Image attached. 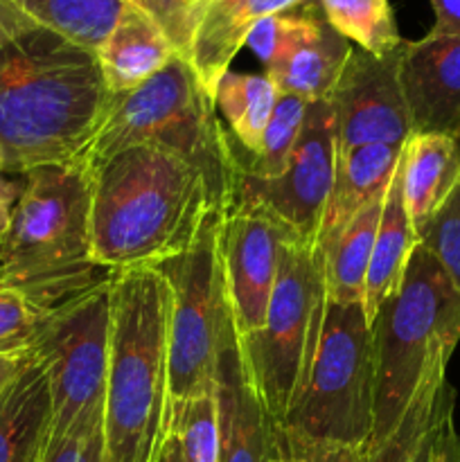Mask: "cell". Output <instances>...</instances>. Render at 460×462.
Listing matches in <instances>:
<instances>
[{"label": "cell", "instance_id": "1", "mask_svg": "<svg viewBox=\"0 0 460 462\" xmlns=\"http://www.w3.org/2000/svg\"><path fill=\"white\" fill-rule=\"evenodd\" d=\"M113 95L93 50L45 27L0 48L5 171L70 165L97 134Z\"/></svg>", "mask_w": 460, "mask_h": 462}, {"label": "cell", "instance_id": "2", "mask_svg": "<svg viewBox=\"0 0 460 462\" xmlns=\"http://www.w3.org/2000/svg\"><path fill=\"white\" fill-rule=\"evenodd\" d=\"M88 174L93 260L106 273L180 255L221 210L197 167L153 144L122 149Z\"/></svg>", "mask_w": 460, "mask_h": 462}, {"label": "cell", "instance_id": "3", "mask_svg": "<svg viewBox=\"0 0 460 462\" xmlns=\"http://www.w3.org/2000/svg\"><path fill=\"white\" fill-rule=\"evenodd\" d=\"M170 289L156 269L111 273L104 462H161L170 438Z\"/></svg>", "mask_w": 460, "mask_h": 462}, {"label": "cell", "instance_id": "4", "mask_svg": "<svg viewBox=\"0 0 460 462\" xmlns=\"http://www.w3.org/2000/svg\"><path fill=\"white\" fill-rule=\"evenodd\" d=\"M108 275L93 260L88 170L70 162L27 171L0 230V282L50 311Z\"/></svg>", "mask_w": 460, "mask_h": 462}, {"label": "cell", "instance_id": "5", "mask_svg": "<svg viewBox=\"0 0 460 462\" xmlns=\"http://www.w3.org/2000/svg\"><path fill=\"white\" fill-rule=\"evenodd\" d=\"M135 144H153L183 158L206 176L221 210L233 206L242 156L221 125L212 95L179 54L135 90L113 95L77 165L90 170Z\"/></svg>", "mask_w": 460, "mask_h": 462}, {"label": "cell", "instance_id": "6", "mask_svg": "<svg viewBox=\"0 0 460 462\" xmlns=\"http://www.w3.org/2000/svg\"><path fill=\"white\" fill-rule=\"evenodd\" d=\"M370 328L377 365L370 445H377L395 431L422 383L446 368L460 341V291L427 248L415 246L400 287Z\"/></svg>", "mask_w": 460, "mask_h": 462}, {"label": "cell", "instance_id": "7", "mask_svg": "<svg viewBox=\"0 0 460 462\" xmlns=\"http://www.w3.org/2000/svg\"><path fill=\"white\" fill-rule=\"evenodd\" d=\"M374 338L363 305L327 298L309 377L278 427L307 440L368 449L374 431Z\"/></svg>", "mask_w": 460, "mask_h": 462}, {"label": "cell", "instance_id": "8", "mask_svg": "<svg viewBox=\"0 0 460 462\" xmlns=\"http://www.w3.org/2000/svg\"><path fill=\"white\" fill-rule=\"evenodd\" d=\"M325 305L320 255L293 239L284 246L264 323L239 338L253 388L275 424L287 418L305 388L323 332Z\"/></svg>", "mask_w": 460, "mask_h": 462}, {"label": "cell", "instance_id": "9", "mask_svg": "<svg viewBox=\"0 0 460 462\" xmlns=\"http://www.w3.org/2000/svg\"><path fill=\"white\" fill-rule=\"evenodd\" d=\"M212 210L180 255L152 266L170 289V413L176 402L215 391L219 352L235 329L221 262V221Z\"/></svg>", "mask_w": 460, "mask_h": 462}, {"label": "cell", "instance_id": "10", "mask_svg": "<svg viewBox=\"0 0 460 462\" xmlns=\"http://www.w3.org/2000/svg\"><path fill=\"white\" fill-rule=\"evenodd\" d=\"M111 352V275L43 311L30 355L43 364L52 391V431L63 436L104 404Z\"/></svg>", "mask_w": 460, "mask_h": 462}, {"label": "cell", "instance_id": "11", "mask_svg": "<svg viewBox=\"0 0 460 462\" xmlns=\"http://www.w3.org/2000/svg\"><path fill=\"white\" fill-rule=\"evenodd\" d=\"M336 171V134L329 99L311 102L305 125L282 174L255 179L242 170L233 203L269 212L302 244L316 248Z\"/></svg>", "mask_w": 460, "mask_h": 462}, {"label": "cell", "instance_id": "12", "mask_svg": "<svg viewBox=\"0 0 460 462\" xmlns=\"http://www.w3.org/2000/svg\"><path fill=\"white\" fill-rule=\"evenodd\" d=\"M246 45L280 93L305 102L332 93L352 52V43L329 25L318 0L266 16L248 34Z\"/></svg>", "mask_w": 460, "mask_h": 462}, {"label": "cell", "instance_id": "13", "mask_svg": "<svg viewBox=\"0 0 460 462\" xmlns=\"http://www.w3.org/2000/svg\"><path fill=\"white\" fill-rule=\"evenodd\" d=\"M401 45L370 54L352 45L341 77L327 95L336 134V156L363 144H406L410 117L400 84Z\"/></svg>", "mask_w": 460, "mask_h": 462}, {"label": "cell", "instance_id": "14", "mask_svg": "<svg viewBox=\"0 0 460 462\" xmlns=\"http://www.w3.org/2000/svg\"><path fill=\"white\" fill-rule=\"evenodd\" d=\"M298 239L269 212L233 203L221 221V262L235 332L239 338L264 323L284 246ZM300 242V239H298Z\"/></svg>", "mask_w": 460, "mask_h": 462}, {"label": "cell", "instance_id": "15", "mask_svg": "<svg viewBox=\"0 0 460 462\" xmlns=\"http://www.w3.org/2000/svg\"><path fill=\"white\" fill-rule=\"evenodd\" d=\"M400 84L413 134H436L460 144V36L428 32L401 43Z\"/></svg>", "mask_w": 460, "mask_h": 462}, {"label": "cell", "instance_id": "16", "mask_svg": "<svg viewBox=\"0 0 460 462\" xmlns=\"http://www.w3.org/2000/svg\"><path fill=\"white\" fill-rule=\"evenodd\" d=\"M215 397L219 406V462H269L278 456V424L253 388L235 329L216 361Z\"/></svg>", "mask_w": 460, "mask_h": 462}, {"label": "cell", "instance_id": "17", "mask_svg": "<svg viewBox=\"0 0 460 462\" xmlns=\"http://www.w3.org/2000/svg\"><path fill=\"white\" fill-rule=\"evenodd\" d=\"M305 0H210L203 21L194 34L185 61L192 66L203 88L215 99L221 77L246 45L248 34L271 14L284 12Z\"/></svg>", "mask_w": 460, "mask_h": 462}, {"label": "cell", "instance_id": "18", "mask_svg": "<svg viewBox=\"0 0 460 462\" xmlns=\"http://www.w3.org/2000/svg\"><path fill=\"white\" fill-rule=\"evenodd\" d=\"M95 57L108 93L122 95L158 75L176 52L153 18L138 5L126 3Z\"/></svg>", "mask_w": 460, "mask_h": 462}, {"label": "cell", "instance_id": "19", "mask_svg": "<svg viewBox=\"0 0 460 462\" xmlns=\"http://www.w3.org/2000/svg\"><path fill=\"white\" fill-rule=\"evenodd\" d=\"M52 431V391L43 364L30 355L0 391V462H41Z\"/></svg>", "mask_w": 460, "mask_h": 462}, {"label": "cell", "instance_id": "20", "mask_svg": "<svg viewBox=\"0 0 460 462\" xmlns=\"http://www.w3.org/2000/svg\"><path fill=\"white\" fill-rule=\"evenodd\" d=\"M404 144H363L336 156L332 192L325 208L316 248L336 237L365 206L383 199L397 167Z\"/></svg>", "mask_w": 460, "mask_h": 462}, {"label": "cell", "instance_id": "21", "mask_svg": "<svg viewBox=\"0 0 460 462\" xmlns=\"http://www.w3.org/2000/svg\"><path fill=\"white\" fill-rule=\"evenodd\" d=\"M401 199L415 235L460 183V144L436 134H410L400 161Z\"/></svg>", "mask_w": 460, "mask_h": 462}, {"label": "cell", "instance_id": "22", "mask_svg": "<svg viewBox=\"0 0 460 462\" xmlns=\"http://www.w3.org/2000/svg\"><path fill=\"white\" fill-rule=\"evenodd\" d=\"M415 246H418V235L409 219L404 199H401L400 167H397L386 189V197H383L382 219H379L373 257H370L368 275H365L363 311L368 323L374 319L383 300L397 291Z\"/></svg>", "mask_w": 460, "mask_h": 462}, {"label": "cell", "instance_id": "23", "mask_svg": "<svg viewBox=\"0 0 460 462\" xmlns=\"http://www.w3.org/2000/svg\"><path fill=\"white\" fill-rule=\"evenodd\" d=\"M382 206L383 199L365 206L336 237L316 248L323 264L325 291L329 300L363 305L365 275H368L374 237L382 219Z\"/></svg>", "mask_w": 460, "mask_h": 462}, {"label": "cell", "instance_id": "24", "mask_svg": "<svg viewBox=\"0 0 460 462\" xmlns=\"http://www.w3.org/2000/svg\"><path fill=\"white\" fill-rule=\"evenodd\" d=\"M278 97L280 90L266 75L228 70L221 77L215 90L216 113L224 117L239 147L248 156L260 149Z\"/></svg>", "mask_w": 460, "mask_h": 462}, {"label": "cell", "instance_id": "25", "mask_svg": "<svg viewBox=\"0 0 460 462\" xmlns=\"http://www.w3.org/2000/svg\"><path fill=\"white\" fill-rule=\"evenodd\" d=\"M39 27L97 50L120 18L124 0H14Z\"/></svg>", "mask_w": 460, "mask_h": 462}, {"label": "cell", "instance_id": "26", "mask_svg": "<svg viewBox=\"0 0 460 462\" xmlns=\"http://www.w3.org/2000/svg\"><path fill=\"white\" fill-rule=\"evenodd\" d=\"M329 25L356 48L391 54L404 43L388 0H318Z\"/></svg>", "mask_w": 460, "mask_h": 462}, {"label": "cell", "instance_id": "27", "mask_svg": "<svg viewBox=\"0 0 460 462\" xmlns=\"http://www.w3.org/2000/svg\"><path fill=\"white\" fill-rule=\"evenodd\" d=\"M445 374L446 368H440L422 383V388L418 391L415 400L410 402L395 431L386 440L370 445L363 454V462H410L419 442H422L424 433H427L433 418H436L445 388L449 386Z\"/></svg>", "mask_w": 460, "mask_h": 462}, {"label": "cell", "instance_id": "28", "mask_svg": "<svg viewBox=\"0 0 460 462\" xmlns=\"http://www.w3.org/2000/svg\"><path fill=\"white\" fill-rule=\"evenodd\" d=\"M309 104L311 102L293 97V95L280 93L269 126L262 135L260 149L248 158H242V170L246 174L255 179H275L282 174L305 125Z\"/></svg>", "mask_w": 460, "mask_h": 462}, {"label": "cell", "instance_id": "29", "mask_svg": "<svg viewBox=\"0 0 460 462\" xmlns=\"http://www.w3.org/2000/svg\"><path fill=\"white\" fill-rule=\"evenodd\" d=\"M170 436L185 462H219V406L215 391L171 404Z\"/></svg>", "mask_w": 460, "mask_h": 462}, {"label": "cell", "instance_id": "30", "mask_svg": "<svg viewBox=\"0 0 460 462\" xmlns=\"http://www.w3.org/2000/svg\"><path fill=\"white\" fill-rule=\"evenodd\" d=\"M418 244L436 257L460 291V183L419 228Z\"/></svg>", "mask_w": 460, "mask_h": 462}, {"label": "cell", "instance_id": "31", "mask_svg": "<svg viewBox=\"0 0 460 462\" xmlns=\"http://www.w3.org/2000/svg\"><path fill=\"white\" fill-rule=\"evenodd\" d=\"M43 311L18 289L0 282V356H27L34 347Z\"/></svg>", "mask_w": 460, "mask_h": 462}, {"label": "cell", "instance_id": "32", "mask_svg": "<svg viewBox=\"0 0 460 462\" xmlns=\"http://www.w3.org/2000/svg\"><path fill=\"white\" fill-rule=\"evenodd\" d=\"M41 462H104V404L81 415L63 436L50 438Z\"/></svg>", "mask_w": 460, "mask_h": 462}, {"label": "cell", "instance_id": "33", "mask_svg": "<svg viewBox=\"0 0 460 462\" xmlns=\"http://www.w3.org/2000/svg\"><path fill=\"white\" fill-rule=\"evenodd\" d=\"M207 3L210 0H144L143 9L161 27L174 52L188 59Z\"/></svg>", "mask_w": 460, "mask_h": 462}, {"label": "cell", "instance_id": "34", "mask_svg": "<svg viewBox=\"0 0 460 462\" xmlns=\"http://www.w3.org/2000/svg\"><path fill=\"white\" fill-rule=\"evenodd\" d=\"M410 462H460V438L454 427V391L445 388L431 427L424 433Z\"/></svg>", "mask_w": 460, "mask_h": 462}, {"label": "cell", "instance_id": "35", "mask_svg": "<svg viewBox=\"0 0 460 462\" xmlns=\"http://www.w3.org/2000/svg\"><path fill=\"white\" fill-rule=\"evenodd\" d=\"M278 442L289 462H363V447L307 440L278 427Z\"/></svg>", "mask_w": 460, "mask_h": 462}, {"label": "cell", "instance_id": "36", "mask_svg": "<svg viewBox=\"0 0 460 462\" xmlns=\"http://www.w3.org/2000/svg\"><path fill=\"white\" fill-rule=\"evenodd\" d=\"M34 27L39 25L14 0H0V48Z\"/></svg>", "mask_w": 460, "mask_h": 462}, {"label": "cell", "instance_id": "37", "mask_svg": "<svg viewBox=\"0 0 460 462\" xmlns=\"http://www.w3.org/2000/svg\"><path fill=\"white\" fill-rule=\"evenodd\" d=\"M431 7L436 14V25L431 30L460 36V0H431Z\"/></svg>", "mask_w": 460, "mask_h": 462}, {"label": "cell", "instance_id": "38", "mask_svg": "<svg viewBox=\"0 0 460 462\" xmlns=\"http://www.w3.org/2000/svg\"><path fill=\"white\" fill-rule=\"evenodd\" d=\"M21 192H23L21 183L3 179V174H0V230L7 226L9 217H12V210H14V206H16Z\"/></svg>", "mask_w": 460, "mask_h": 462}, {"label": "cell", "instance_id": "39", "mask_svg": "<svg viewBox=\"0 0 460 462\" xmlns=\"http://www.w3.org/2000/svg\"><path fill=\"white\" fill-rule=\"evenodd\" d=\"M30 355L27 356H0V391L16 377L23 370V365L27 364Z\"/></svg>", "mask_w": 460, "mask_h": 462}, {"label": "cell", "instance_id": "40", "mask_svg": "<svg viewBox=\"0 0 460 462\" xmlns=\"http://www.w3.org/2000/svg\"><path fill=\"white\" fill-rule=\"evenodd\" d=\"M161 462H185L183 454H180V447L179 442H176L174 436L167 438L165 447H162V456H161Z\"/></svg>", "mask_w": 460, "mask_h": 462}, {"label": "cell", "instance_id": "41", "mask_svg": "<svg viewBox=\"0 0 460 462\" xmlns=\"http://www.w3.org/2000/svg\"><path fill=\"white\" fill-rule=\"evenodd\" d=\"M278 445H280V442H278ZM269 462H289V460H287V456L282 454V449H280L278 456H275V458H271Z\"/></svg>", "mask_w": 460, "mask_h": 462}, {"label": "cell", "instance_id": "42", "mask_svg": "<svg viewBox=\"0 0 460 462\" xmlns=\"http://www.w3.org/2000/svg\"><path fill=\"white\" fill-rule=\"evenodd\" d=\"M5 171V156H3V149H0V174Z\"/></svg>", "mask_w": 460, "mask_h": 462}, {"label": "cell", "instance_id": "43", "mask_svg": "<svg viewBox=\"0 0 460 462\" xmlns=\"http://www.w3.org/2000/svg\"><path fill=\"white\" fill-rule=\"evenodd\" d=\"M124 3H131V5H138V7H143L144 0H124Z\"/></svg>", "mask_w": 460, "mask_h": 462}]
</instances>
